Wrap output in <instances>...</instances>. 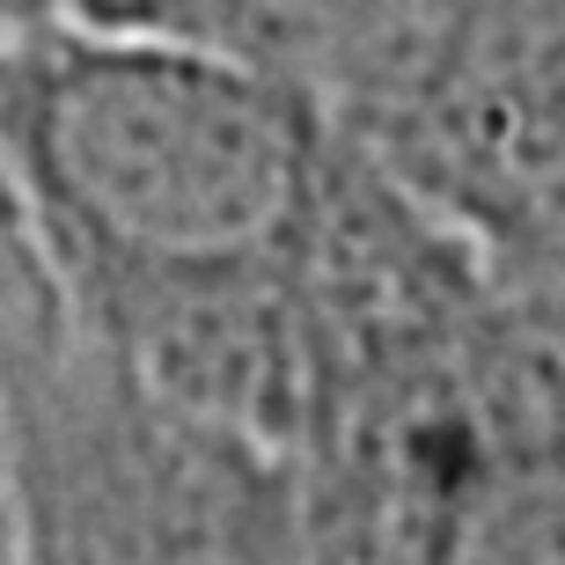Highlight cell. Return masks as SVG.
<instances>
[{"mask_svg":"<svg viewBox=\"0 0 565 565\" xmlns=\"http://www.w3.org/2000/svg\"><path fill=\"white\" fill-rule=\"evenodd\" d=\"M0 177L66 331L273 448L353 140L301 82L147 30H0Z\"/></svg>","mask_w":565,"mask_h":565,"instance_id":"cell-1","label":"cell"},{"mask_svg":"<svg viewBox=\"0 0 565 565\" xmlns=\"http://www.w3.org/2000/svg\"><path fill=\"white\" fill-rule=\"evenodd\" d=\"M273 456L309 565H565V279L360 154Z\"/></svg>","mask_w":565,"mask_h":565,"instance_id":"cell-2","label":"cell"},{"mask_svg":"<svg viewBox=\"0 0 565 565\" xmlns=\"http://www.w3.org/2000/svg\"><path fill=\"white\" fill-rule=\"evenodd\" d=\"M0 470L22 565H309L265 440L154 397L74 331L8 404Z\"/></svg>","mask_w":565,"mask_h":565,"instance_id":"cell-3","label":"cell"},{"mask_svg":"<svg viewBox=\"0 0 565 565\" xmlns=\"http://www.w3.org/2000/svg\"><path fill=\"white\" fill-rule=\"evenodd\" d=\"M331 126L484 257L565 279V15L434 22Z\"/></svg>","mask_w":565,"mask_h":565,"instance_id":"cell-4","label":"cell"},{"mask_svg":"<svg viewBox=\"0 0 565 565\" xmlns=\"http://www.w3.org/2000/svg\"><path fill=\"white\" fill-rule=\"evenodd\" d=\"M462 15H565V0H323L301 52V88L323 96V110L345 104L367 74H375L404 38H419L434 22Z\"/></svg>","mask_w":565,"mask_h":565,"instance_id":"cell-5","label":"cell"},{"mask_svg":"<svg viewBox=\"0 0 565 565\" xmlns=\"http://www.w3.org/2000/svg\"><path fill=\"white\" fill-rule=\"evenodd\" d=\"M60 345H66L60 287H52L38 235H30L15 191L0 177V426H8V404L44 375V360Z\"/></svg>","mask_w":565,"mask_h":565,"instance_id":"cell-6","label":"cell"},{"mask_svg":"<svg viewBox=\"0 0 565 565\" xmlns=\"http://www.w3.org/2000/svg\"><path fill=\"white\" fill-rule=\"evenodd\" d=\"M221 8H228V0H74V22H96V30H147V38H184V44H213V38H221Z\"/></svg>","mask_w":565,"mask_h":565,"instance_id":"cell-7","label":"cell"},{"mask_svg":"<svg viewBox=\"0 0 565 565\" xmlns=\"http://www.w3.org/2000/svg\"><path fill=\"white\" fill-rule=\"evenodd\" d=\"M74 0H0V30H38V22H66Z\"/></svg>","mask_w":565,"mask_h":565,"instance_id":"cell-8","label":"cell"}]
</instances>
